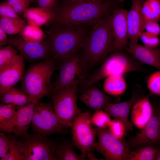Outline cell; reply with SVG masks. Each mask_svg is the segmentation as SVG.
<instances>
[{"mask_svg":"<svg viewBox=\"0 0 160 160\" xmlns=\"http://www.w3.org/2000/svg\"><path fill=\"white\" fill-rule=\"evenodd\" d=\"M7 33L1 28H0V46L6 45L8 44V38Z\"/></svg>","mask_w":160,"mask_h":160,"instance_id":"obj_42","label":"cell"},{"mask_svg":"<svg viewBox=\"0 0 160 160\" xmlns=\"http://www.w3.org/2000/svg\"><path fill=\"white\" fill-rule=\"evenodd\" d=\"M111 14L94 25L82 48L87 67L96 64L113 52V37L110 24Z\"/></svg>","mask_w":160,"mask_h":160,"instance_id":"obj_4","label":"cell"},{"mask_svg":"<svg viewBox=\"0 0 160 160\" xmlns=\"http://www.w3.org/2000/svg\"><path fill=\"white\" fill-rule=\"evenodd\" d=\"M7 1L17 14L23 12L28 8L29 4L28 0H7Z\"/></svg>","mask_w":160,"mask_h":160,"instance_id":"obj_38","label":"cell"},{"mask_svg":"<svg viewBox=\"0 0 160 160\" xmlns=\"http://www.w3.org/2000/svg\"><path fill=\"white\" fill-rule=\"evenodd\" d=\"M98 141L95 147L106 160H125L131 150L128 145L106 128H96Z\"/></svg>","mask_w":160,"mask_h":160,"instance_id":"obj_11","label":"cell"},{"mask_svg":"<svg viewBox=\"0 0 160 160\" xmlns=\"http://www.w3.org/2000/svg\"><path fill=\"white\" fill-rule=\"evenodd\" d=\"M140 37L144 45L152 48H156L159 45L160 40L158 36L147 31L143 32Z\"/></svg>","mask_w":160,"mask_h":160,"instance_id":"obj_36","label":"cell"},{"mask_svg":"<svg viewBox=\"0 0 160 160\" xmlns=\"http://www.w3.org/2000/svg\"><path fill=\"white\" fill-rule=\"evenodd\" d=\"M114 5L111 0L64 4L54 10L52 21L57 26L94 25L110 14Z\"/></svg>","mask_w":160,"mask_h":160,"instance_id":"obj_1","label":"cell"},{"mask_svg":"<svg viewBox=\"0 0 160 160\" xmlns=\"http://www.w3.org/2000/svg\"><path fill=\"white\" fill-rule=\"evenodd\" d=\"M17 55V51L9 45L1 49L0 71L8 65Z\"/></svg>","mask_w":160,"mask_h":160,"instance_id":"obj_31","label":"cell"},{"mask_svg":"<svg viewBox=\"0 0 160 160\" xmlns=\"http://www.w3.org/2000/svg\"><path fill=\"white\" fill-rule=\"evenodd\" d=\"M124 0H119V1H124Z\"/></svg>","mask_w":160,"mask_h":160,"instance_id":"obj_46","label":"cell"},{"mask_svg":"<svg viewBox=\"0 0 160 160\" xmlns=\"http://www.w3.org/2000/svg\"><path fill=\"white\" fill-rule=\"evenodd\" d=\"M0 17L17 18V14L7 1L2 2L0 4Z\"/></svg>","mask_w":160,"mask_h":160,"instance_id":"obj_37","label":"cell"},{"mask_svg":"<svg viewBox=\"0 0 160 160\" xmlns=\"http://www.w3.org/2000/svg\"><path fill=\"white\" fill-rule=\"evenodd\" d=\"M28 0V1H30V0Z\"/></svg>","mask_w":160,"mask_h":160,"instance_id":"obj_47","label":"cell"},{"mask_svg":"<svg viewBox=\"0 0 160 160\" xmlns=\"http://www.w3.org/2000/svg\"><path fill=\"white\" fill-rule=\"evenodd\" d=\"M137 135L129 140V146L135 148L146 146H154L160 143V127L158 111L153 110L147 124Z\"/></svg>","mask_w":160,"mask_h":160,"instance_id":"obj_15","label":"cell"},{"mask_svg":"<svg viewBox=\"0 0 160 160\" xmlns=\"http://www.w3.org/2000/svg\"><path fill=\"white\" fill-rule=\"evenodd\" d=\"M32 131L48 136L67 132L59 120L52 108V104L39 101L34 105L32 121Z\"/></svg>","mask_w":160,"mask_h":160,"instance_id":"obj_9","label":"cell"},{"mask_svg":"<svg viewBox=\"0 0 160 160\" xmlns=\"http://www.w3.org/2000/svg\"><path fill=\"white\" fill-rule=\"evenodd\" d=\"M24 160H57L55 152L58 144L39 134H28L17 141Z\"/></svg>","mask_w":160,"mask_h":160,"instance_id":"obj_6","label":"cell"},{"mask_svg":"<svg viewBox=\"0 0 160 160\" xmlns=\"http://www.w3.org/2000/svg\"><path fill=\"white\" fill-rule=\"evenodd\" d=\"M55 153L59 160H84L87 159L81 154L76 153L71 143L66 141L58 144Z\"/></svg>","mask_w":160,"mask_h":160,"instance_id":"obj_26","label":"cell"},{"mask_svg":"<svg viewBox=\"0 0 160 160\" xmlns=\"http://www.w3.org/2000/svg\"><path fill=\"white\" fill-rule=\"evenodd\" d=\"M147 84L151 94L160 95V71L152 73L148 78Z\"/></svg>","mask_w":160,"mask_h":160,"instance_id":"obj_34","label":"cell"},{"mask_svg":"<svg viewBox=\"0 0 160 160\" xmlns=\"http://www.w3.org/2000/svg\"><path fill=\"white\" fill-rule=\"evenodd\" d=\"M8 44L16 47L24 59L30 61L50 58L48 46L45 41L36 42L25 40L22 36L8 38Z\"/></svg>","mask_w":160,"mask_h":160,"instance_id":"obj_13","label":"cell"},{"mask_svg":"<svg viewBox=\"0 0 160 160\" xmlns=\"http://www.w3.org/2000/svg\"><path fill=\"white\" fill-rule=\"evenodd\" d=\"M87 36L82 27L58 26L49 33L45 41L50 58L60 62L82 47Z\"/></svg>","mask_w":160,"mask_h":160,"instance_id":"obj_2","label":"cell"},{"mask_svg":"<svg viewBox=\"0 0 160 160\" xmlns=\"http://www.w3.org/2000/svg\"><path fill=\"white\" fill-rule=\"evenodd\" d=\"M55 68V63L49 58L30 66L21 79L20 89L29 95L35 103L49 95L53 87L51 78Z\"/></svg>","mask_w":160,"mask_h":160,"instance_id":"obj_3","label":"cell"},{"mask_svg":"<svg viewBox=\"0 0 160 160\" xmlns=\"http://www.w3.org/2000/svg\"><path fill=\"white\" fill-rule=\"evenodd\" d=\"M144 0H132L130 9L128 11L127 22L129 42L137 43L144 29L145 23L142 11Z\"/></svg>","mask_w":160,"mask_h":160,"instance_id":"obj_18","label":"cell"},{"mask_svg":"<svg viewBox=\"0 0 160 160\" xmlns=\"http://www.w3.org/2000/svg\"><path fill=\"white\" fill-rule=\"evenodd\" d=\"M20 33L22 37L25 40L33 42H42L45 36L40 27L29 24L26 25Z\"/></svg>","mask_w":160,"mask_h":160,"instance_id":"obj_29","label":"cell"},{"mask_svg":"<svg viewBox=\"0 0 160 160\" xmlns=\"http://www.w3.org/2000/svg\"><path fill=\"white\" fill-rule=\"evenodd\" d=\"M130 98L127 101L118 103H106L103 109L110 116L121 122L126 131L132 132L133 127L129 118L130 110L134 104L143 97L142 89L139 86L135 87Z\"/></svg>","mask_w":160,"mask_h":160,"instance_id":"obj_14","label":"cell"},{"mask_svg":"<svg viewBox=\"0 0 160 160\" xmlns=\"http://www.w3.org/2000/svg\"><path fill=\"white\" fill-rule=\"evenodd\" d=\"M144 29L156 36L160 35V26L157 22L151 21L147 22L145 25Z\"/></svg>","mask_w":160,"mask_h":160,"instance_id":"obj_40","label":"cell"},{"mask_svg":"<svg viewBox=\"0 0 160 160\" xmlns=\"http://www.w3.org/2000/svg\"><path fill=\"white\" fill-rule=\"evenodd\" d=\"M108 127L110 132L115 136L119 139H121L126 131L123 124L115 119L111 120Z\"/></svg>","mask_w":160,"mask_h":160,"instance_id":"obj_35","label":"cell"},{"mask_svg":"<svg viewBox=\"0 0 160 160\" xmlns=\"http://www.w3.org/2000/svg\"><path fill=\"white\" fill-rule=\"evenodd\" d=\"M79 84L74 83L49 95L52 97L54 110L65 129L70 127L73 121L81 112L77 104Z\"/></svg>","mask_w":160,"mask_h":160,"instance_id":"obj_7","label":"cell"},{"mask_svg":"<svg viewBox=\"0 0 160 160\" xmlns=\"http://www.w3.org/2000/svg\"><path fill=\"white\" fill-rule=\"evenodd\" d=\"M159 149L154 146H143L131 151L125 160H155Z\"/></svg>","mask_w":160,"mask_h":160,"instance_id":"obj_27","label":"cell"},{"mask_svg":"<svg viewBox=\"0 0 160 160\" xmlns=\"http://www.w3.org/2000/svg\"><path fill=\"white\" fill-rule=\"evenodd\" d=\"M106 0H65V4H70L80 1H97Z\"/></svg>","mask_w":160,"mask_h":160,"instance_id":"obj_43","label":"cell"},{"mask_svg":"<svg viewBox=\"0 0 160 160\" xmlns=\"http://www.w3.org/2000/svg\"><path fill=\"white\" fill-rule=\"evenodd\" d=\"M9 148L6 154L0 160H24V156L18 148L17 141L13 137H10Z\"/></svg>","mask_w":160,"mask_h":160,"instance_id":"obj_30","label":"cell"},{"mask_svg":"<svg viewBox=\"0 0 160 160\" xmlns=\"http://www.w3.org/2000/svg\"><path fill=\"white\" fill-rule=\"evenodd\" d=\"M142 11L145 25L149 21H160V0H144Z\"/></svg>","mask_w":160,"mask_h":160,"instance_id":"obj_25","label":"cell"},{"mask_svg":"<svg viewBox=\"0 0 160 160\" xmlns=\"http://www.w3.org/2000/svg\"><path fill=\"white\" fill-rule=\"evenodd\" d=\"M57 0H37V1L39 7L53 12Z\"/></svg>","mask_w":160,"mask_h":160,"instance_id":"obj_41","label":"cell"},{"mask_svg":"<svg viewBox=\"0 0 160 160\" xmlns=\"http://www.w3.org/2000/svg\"><path fill=\"white\" fill-rule=\"evenodd\" d=\"M92 116L88 112L79 113L71 123L70 127L74 145L87 158L96 143V128L91 120Z\"/></svg>","mask_w":160,"mask_h":160,"instance_id":"obj_8","label":"cell"},{"mask_svg":"<svg viewBox=\"0 0 160 160\" xmlns=\"http://www.w3.org/2000/svg\"><path fill=\"white\" fill-rule=\"evenodd\" d=\"M80 100L87 107L95 111L103 109L105 104L109 103L106 94L92 85L86 88L81 95Z\"/></svg>","mask_w":160,"mask_h":160,"instance_id":"obj_21","label":"cell"},{"mask_svg":"<svg viewBox=\"0 0 160 160\" xmlns=\"http://www.w3.org/2000/svg\"><path fill=\"white\" fill-rule=\"evenodd\" d=\"M35 103H31L19 109L11 119L0 125V131L22 137L27 134L32 122Z\"/></svg>","mask_w":160,"mask_h":160,"instance_id":"obj_16","label":"cell"},{"mask_svg":"<svg viewBox=\"0 0 160 160\" xmlns=\"http://www.w3.org/2000/svg\"><path fill=\"white\" fill-rule=\"evenodd\" d=\"M127 84L123 74L111 75L105 78L103 88L107 93L112 95H119L125 91Z\"/></svg>","mask_w":160,"mask_h":160,"instance_id":"obj_24","label":"cell"},{"mask_svg":"<svg viewBox=\"0 0 160 160\" xmlns=\"http://www.w3.org/2000/svg\"><path fill=\"white\" fill-rule=\"evenodd\" d=\"M26 25L25 20L19 17L0 18V28L9 35L15 34L20 32Z\"/></svg>","mask_w":160,"mask_h":160,"instance_id":"obj_28","label":"cell"},{"mask_svg":"<svg viewBox=\"0 0 160 160\" xmlns=\"http://www.w3.org/2000/svg\"><path fill=\"white\" fill-rule=\"evenodd\" d=\"M17 107L12 104H0V125L11 119L16 114Z\"/></svg>","mask_w":160,"mask_h":160,"instance_id":"obj_33","label":"cell"},{"mask_svg":"<svg viewBox=\"0 0 160 160\" xmlns=\"http://www.w3.org/2000/svg\"><path fill=\"white\" fill-rule=\"evenodd\" d=\"M24 59L17 55L7 67L0 71V96L20 80L24 73Z\"/></svg>","mask_w":160,"mask_h":160,"instance_id":"obj_17","label":"cell"},{"mask_svg":"<svg viewBox=\"0 0 160 160\" xmlns=\"http://www.w3.org/2000/svg\"><path fill=\"white\" fill-rule=\"evenodd\" d=\"M155 160H160V148L159 149V151L156 157Z\"/></svg>","mask_w":160,"mask_h":160,"instance_id":"obj_44","label":"cell"},{"mask_svg":"<svg viewBox=\"0 0 160 160\" xmlns=\"http://www.w3.org/2000/svg\"><path fill=\"white\" fill-rule=\"evenodd\" d=\"M144 72V68L131 55L121 51L115 52L87 79L83 81L86 88L104 78L114 75L131 72Z\"/></svg>","mask_w":160,"mask_h":160,"instance_id":"obj_5","label":"cell"},{"mask_svg":"<svg viewBox=\"0 0 160 160\" xmlns=\"http://www.w3.org/2000/svg\"><path fill=\"white\" fill-rule=\"evenodd\" d=\"M91 122L97 127L106 128L111 119L110 115L102 109L96 111L91 118Z\"/></svg>","mask_w":160,"mask_h":160,"instance_id":"obj_32","label":"cell"},{"mask_svg":"<svg viewBox=\"0 0 160 160\" xmlns=\"http://www.w3.org/2000/svg\"><path fill=\"white\" fill-rule=\"evenodd\" d=\"M87 67L83 56L76 53L63 60L60 62L57 80L49 95L74 83L82 82Z\"/></svg>","mask_w":160,"mask_h":160,"instance_id":"obj_10","label":"cell"},{"mask_svg":"<svg viewBox=\"0 0 160 160\" xmlns=\"http://www.w3.org/2000/svg\"><path fill=\"white\" fill-rule=\"evenodd\" d=\"M148 94L138 100L132 108V123L139 129L143 128L151 119L153 110Z\"/></svg>","mask_w":160,"mask_h":160,"instance_id":"obj_20","label":"cell"},{"mask_svg":"<svg viewBox=\"0 0 160 160\" xmlns=\"http://www.w3.org/2000/svg\"><path fill=\"white\" fill-rule=\"evenodd\" d=\"M0 100L2 103L15 105L18 109L31 103L28 94L21 89L13 87L4 92L0 96Z\"/></svg>","mask_w":160,"mask_h":160,"instance_id":"obj_23","label":"cell"},{"mask_svg":"<svg viewBox=\"0 0 160 160\" xmlns=\"http://www.w3.org/2000/svg\"><path fill=\"white\" fill-rule=\"evenodd\" d=\"M158 117L159 125L160 127V108H159L158 111Z\"/></svg>","mask_w":160,"mask_h":160,"instance_id":"obj_45","label":"cell"},{"mask_svg":"<svg viewBox=\"0 0 160 160\" xmlns=\"http://www.w3.org/2000/svg\"><path fill=\"white\" fill-rule=\"evenodd\" d=\"M10 137L4 133H0V159L5 156L9 148Z\"/></svg>","mask_w":160,"mask_h":160,"instance_id":"obj_39","label":"cell"},{"mask_svg":"<svg viewBox=\"0 0 160 160\" xmlns=\"http://www.w3.org/2000/svg\"><path fill=\"white\" fill-rule=\"evenodd\" d=\"M128 11L123 8H116L110 15V24L113 37V52L122 51L128 47Z\"/></svg>","mask_w":160,"mask_h":160,"instance_id":"obj_12","label":"cell"},{"mask_svg":"<svg viewBox=\"0 0 160 160\" xmlns=\"http://www.w3.org/2000/svg\"><path fill=\"white\" fill-rule=\"evenodd\" d=\"M131 55L142 63L160 71V49L129 42L127 48Z\"/></svg>","mask_w":160,"mask_h":160,"instance_id":"obj_19","label":"cell"},{"mask_svg":"<svg viewBox=\"0 0 160 160\" xmlns=\"http://www.w3.org/2000/svg\"><path fill=\"white\" fill-rule=\"evenodd\" d=\"M23 12L28 24L39 27L52 21L54 16L53 12L40 7L28 8Z\"/></svg>","mask_w":160,"mask_h":160,"instance_id":"obj_22","label":"cell"}]
</instances>
